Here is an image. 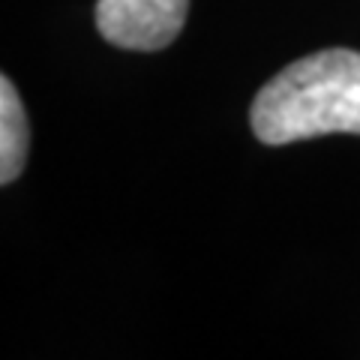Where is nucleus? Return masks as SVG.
Segmentation results:
<instances>
[{
    "mask_svg": "<svg viewBox=\"0 0 360 360\" xmlns=\"http://www.w3.org/2000/svg\"><path fill=\"white\" fill-rule=\"evenodd\" d=\"M258 141L291 144L315 135H360V54L324 49L288 63L250 108Z\"/></svg>",
    "mask_w": 360,
    "mask_h": 360,
    "instance_id": "nucleus-1",
    "label": "nucleus"
},
{
    "mask_svg": "<svg viewBox=\"0 0 360 360\" xmlns=\"http://www.w3.org/2000/svg\"><path fill=\"white\" fill-rule=\"evenodd\" d=\"M30 123L15 84L0 78V184H13L27 162Z\"/></svg>",
    "mask_w": 360,
    "mask_h": 360,
    "instance_id": "nucleus-3",
    "label": "nucleus"
},
{
    "mask_svg": "<svg viewBox=\"0 0 360 360\" xmlns=\"http://www.w3.org/2000/svg\"><path fill=\"white\" fill-rule=\"evenodd\" d=\"M189 0H99L96 27L117 49L160 51L184 30Z\"/></svg>",
    "mask_w": 360,
    "mask_h": 360,
    "instance_id": "nucleus-2",
    "label": "nucleus"
}]
</instances>
